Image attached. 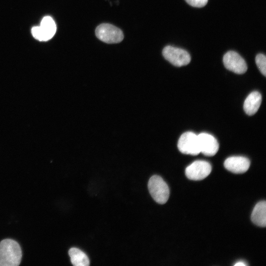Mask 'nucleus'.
<instances>
[{
	"label": "nucleus",
	"mask_w": 266,
	"mask_h": 266,
	"mask_svg": "<svg viewBox=\"0 0 266 266\" xmlns=\"http://www.w3.org/2000/svg\"><path fill=\"white\" fill-rule=\"evenodd\" d=\"M22 256L21 247L16 241L5 239L0 242V266H18Z\"/></svg>",
	"instance_id": "f257e3e1"
},
{
	"label": "nucleus",
	"mask_w": 266,
	"mask_h": 266,
	"mask_svg": "<svg viewBox=\"0 0 266 266\" xmlns=\"http://www.w3.org/2000/svg\"><path fill=\"white\" fill-rule=\"evenodd\" d=\"M148 188L151 197L157 203L164 204L167 201L169 190L161 177L157 175L151 177L148 183Z\"/></svg>",
	"instance_id": "f03ea898"
},
{
	"label": "nucleus",
	"mask_w": 266,
	"mask_h": 266,
	"mask_svg": "<svg viewBox=\"0 0 266 266\" xmlns=\"http://www.w3.org/2000/svg\"><path fill=\"white\" fill-rule=\"evenodd\" d=\"M95 33L100 40L107 43H119L124 38L122 31L110 24L104 23L99 25Z\"/></svg>",
	"instance_id": "7ed1b4c3"
},
{
	"label": "nucleus",
	"mask_w": 266,
	"mask_h": 266,
	"mask_svg": "<svg viewBox=\"0 0 266 266\" xmlns=\"http://www.w3.org/2000/svg\"><path fill=\"white\" fill-rule=\"evenodd\" d=\"M162 54L166 60L176 66L187 65L191 61L189 53L180 48L167 45L164 48Z\"/></svg>",
	"instance_id": "20e7f679"
},
{
	"label": "nucleus",
	"mask_w": 266,
	"mask_h": 266,
	"mask_svg": "<svg viewBox=\"0 0 266 266\" xmlns=\"http://www.w3.org/2000/svg\"><path fill=\"white\" fill-rule=\"evenodd\" d=\"M56 25L50 16H45L41 20L39 26L32 28L31 32L34 38L40 41L50 39L56 32Z\"/></svg>",
	"instance_id": "39448f33"
},
{
	"label": "nucleus",
	"mask_w": 266,
	"mask_h": 266,
	"mask_svg": "<svg viewBox=\"0 0 266 266\" xmlns=\"http://www.w3.org/2000/svg\"><path fill=\"white\" fill-rule=\"evenodd\" d=\"M177 147L183 154L197 155L200 152L198 135L191 132L183 133L180 137Z\"/></svg>",
	"instance_id": "423d86ee"
},
{
	"label": "nucleus",
	"mask_w": 266,
	"mask_h": 266,
	"mask_svg": "<svg viewBox=\"0 0 266 266\" xmlns=\"http://www.w3.org/2000/svg\"><path fill=\"white\" fill-rule=\"evenodd\" d=\"M211 169V166L208 162L198 160L186 167L185 174L189 179L200 180L206 178L210 173Z\"/></svg>",
	"instance_id": "0eeeda50"
},
{
	"label": "nucleus",
	"mask_w": 266,
	"mask_h": 266,
	"mask_svg": "<svg viewBox=\"0 0 266 266\" xmlns=\"http://www.w3.org/2000/svg\"><path fill=\"white\" fill-rule=\"evenodd\" d=\"M223 62L227 69L236 74L244 73L247 70L245 60L235 51L227 52L224 55Z\"/></svg>",
	"instance_id": "6e6552de"
},
{
	"label": "nucleus",
	"mask_w": 266,
	"mask_h": 266,
	"mask_svg": "<svg viewBox=\"0 0 266 266\" xmlns=\"http://www.w3.org/2000/svg\"><path fill=\"white\" fill-rule=\"evenodd\" d=\"M198 137L200 153L207 156H213L216 154L219 145L213 136L207 133H200Z\"/></svg>",
	"instance_id": "1a4fd4ad"
},
{
	"label": "nucleus",
	"mask_w": 266,
	"mask_h": 266,
	"mask_svg": "<svg viewBox=\"0 0 266 266\" xmlns=\"http://www.w3.org/2000/svg\"><path fill=\"white\" fill-rule=\"evenodd\" d=\"M250 164L249 160L246 157L233 156L225 161L224 166L227 169L233 173H243L247 171Z\"/></svg>",
	"instance_id": "9d476101"
},
{
	"label": "nucleus",
	"mask_w": 266,
	"mask_h": 266,
	"mask_svg": "<svg viewBox=\"0 0 266 266\" xmlns=\"http://www.w3.org/2000/svg\"><path fill=\"white\" fill-rule=\"evenodd\" d=\"M262 102L261 94L257 91L251 92L246 98L243 104V109L248 115L255 114L258 110Z\"/></svg>",
	"instance_id": "9b49d317"
},
{
	"label": "nucleus",
	"mask_w": 266,
	"mask_h": 266,
	"mask_svg": "<svg viewBox=\"0 0 266 266\" xmlns=\"http://www.w3.org/2000/svg\"><path fill=\"white\" fill-rule=\"evenodd\" d=\"M254 224L260 227H265L266 226V202L261 201L256 204L251 216Z\"/></svg>",
	"instance_id": "f8f14e48"
},
{
	"label": "nucleus",
	"mask_w": 266,
	"mask_h": 266,
	"mask_svg": "<svg viewBox=\"0 0 266 266\" xmlns=\"http://www.w3.org/2000/svg\"><path fill=\"white\" fill-rule=\"evenodd\" d=\"M72 264L75 266H88L89 259L87 255L81 250L72 247L68 251Z\"/></svg>",
	"instance_id": "ddd939ff"
},
{
	"label": "nucleus",
	"mask_w": 266,
	"mask_h": 266,
	"mask_svg": "<svg viewBox=\"0 0 266 266\" xmlns=\"http://www.w3.org/2000/svg\"><path fill=\"white\" fill-rule=\"evenodd\" d=\"M255 62L257 67L260 72L265 76H266V57L262 53L258 54L256 56Z\"/></svg>",
	"instance_id": "4468645a"
},
{
	"label": "nucleus",
	"mask_w": 266,
	"mask_h": 266,
	"mask_svg": "<svg viewBox=\"0 0 266 266\" xmlns=\"http://www.w3.org/2000/svg\"><path fill=\"white\" fill-rule=\"evenodd\" d=\"M190 5L200 8L204 6L208 2V0H185Z\"/></svg>",
	"instance_id": "2eb2a0df"
},
{
	"label": "nucleus",
	"mask_w": 266,
	"mask_h": 266,
	"mask_svg": "<svg viewBox=\"0 0 266 266\" xmlns=\"http://www.w3.org/2000/svg\"><path fill=\"white\" fill-rule=\"evenodd\" d=\"M246 265L245 264L242 262H239L234 264V266H245Z\"/></svg>",
	"instance_id": "dca6fc26"
}]
</instances>
